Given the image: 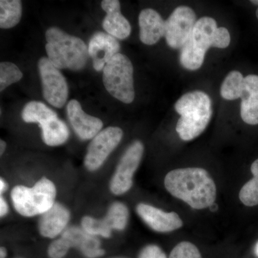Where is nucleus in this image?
Wrapping results in <instances>:
<instances>
[{
    "instance_id": "obj_22",
    "label": "nucleus",
    "mask_w": 258,
    "mask_h": 258,
    "mask_svg": "<svg viewBox=\"0 0 258 258\" xmlns=\"http://www.w3.org/2000/svg\"><path fill=\"white\" fill-rule=\"evenodd\" d=\"M244 77L239 71H231L226 76L220 89V94L224 99L228 101L241 98L243 91Z\"/></svg>"
},
{
    "instance_id": "obj_12",
    "label": "nucleus",
    "mask_w": 258,
    "mask_h": 258,
    "mask_svg": "<svg viewBox=\"0 0 258 258\" xmlns=\"http://www.w3.org/2000/svg\"><path fill=\"white\" fill-rule=\"evenodd\" d=\"M67 114L75 132L82 140L94 138L103 128L102 120L85 113L76 100H71L68 103Z\"/></svg>"
},
{
    "instance_id": "obj_4",
    "label": "nucleus",
    "mask_w": 258,
    "mask_h": 258,
    "mask_svg": "<svg viewBox=\"0 0 258 258\" xmlns=\"http://www.w3.org/2000/svg\"><path fill=\"white\" fill-rule=\"evenodd\" d=\"M56 196L55 184L42 177L32 188L16 186L11 191V198L16 211L24 217L42 215L53 206Z\"/></svg>"
},
{
    "instance_id": "obj_5",
    "label": "nucleus",
    "mask_w": 258,
    "mask_h": 258,
    "mask_svg": "<svg viewBox=\"0 0 258 258\" xmlns=\"http://www.w3.org/2000/svg\"><path fill=\"white\" fill-rule=\"evenodd\" d=\"M134 67L128 57L118 53L103 69V81L106 91L118 101L129 104L135 97Z\"/></svg>"
},
{
    "instance_id": "obj_30",
    "label": "nucleus",
    "mask_w": 258,
    "mask_h": 258,
    "mask_svg": "<svg viewBox=\"0 0 258 258\" xmlns=\"http://www.w3.org/2000/svg\"><path fill=\"white\" fill-rule=\"evenodd\" d=\"M139 258H167L159 246L150 244L146 246L139 254Z\"/></svg>"
},
{
    "instance_id": "obj_15",
    "label": "nucleus",
    "mask_w": 258,
    "mask_h": 258,
    "mask_svg": "<svg viewBox=\"0 0 258 258\" xmlns=\"http://www.w3.org/2000/svg\"><path fill=\"white\" fill-rule=\"evenodd\" d=\"M139 37L147 45H155L165 35L166 21L156 10L144 9L139 17Z\"/></svg>"
},
{
    "instance_id": "obj_19",
    "label": "nucleus",
    "mask_w": 258,
    "mask_h": 258,
    "mask_svg": "<svg viewBox=\"0 0 258 258\" xmlns=\"http://www.w3.org/2000/svg\"><path fill=\"white\" fill-rule=\"evenodd\" d=\"M44 143L50 147L60 146L67 142L70 132L67 125L57 117L51 118L40 125Z\"/></svg>"
},
{
    "instance_id": "obj_21",
    "label": "nucleus",
    "mask_w": 258,
    "mask_h": 258,
    "mask_svg": "<svg viewBox=\"0 0 258 258\" xmlns=\"http://www.w3.org/2000/svg\"><path fill=\"white\" fill-rule=\"evenodd\" d=\"M22 17V3L19 0L0 1V28H14Z\"/></svg>"
},
{
    "instance_id": "obj_27",
    "label": "nucleus",
    "mask_w": 258,
    "mask_h": 258,
    "mask_svg": "<svg viewBox=\"0 0 258 258\" xmlns=\"http://www.w3.org/2000/svg\"><path fill=\"white\" fill-rule=\"evenodd\" d=\"M169 258H203L200 250L191 242H180L171 250Z\"/></svg>"
},
{
    "instance_id": "obj_11",
    "label": "nucleus",
    "mask_w": 258,
    "mask_h": 258,
    "mask_svg": "<svg viewBox=\"0 0 258 258\" xmlns=\"http://www.w3.org/2000/svg\"><path fill=\"white\" fill-rule=\"evenodd\" d=\"M137 212L142 220L156 232H172L183 226L182 220L176 212H166L147 204H139Z\"/></svg>"
},
{
    "instance_id": "obj_17",
    "label": "nucleus",
    "mask_w": 258,
    "mask_h": 258,
    "mask_svg": "<svg viewBox=\"0 0 258 258\" xmlns=\"http://www.w3.org/2000/svg\"><path fill=\"white\" fill-rule=\"evenodd\" d=\"M240 115L244 123L258 124V76L249 75L244 78L241 96Z\"/></svg>"
},
{
    "instance_id": "obj_14",
    "label": "nucleus",
    "mask_w": 258,
    "mask_h": 258,
    "mask_svg": "<svg viewBox=\"0 0 258 258\" xmlns=\"http://www.w3.org/2000/svg\"><path fill=\"white\" fill-rule=\"evenodd\" d=\"M102 9L106 13L103 19L105 31L118 40H124L132 32V27L126 18L120 13V2L118 0H103Z\"/></svg>"
},
{
    "instance_id": "obj_33",
    "label": "nucleus",
    "mask_w": 258,
    "mask_h": 258,
    "mask_svg": "<svg viewBox=\"0 0 258 258\" xmlns=\"http://www.w3.org/2000/svg\"><path fill=\"white\" fill-rule=\"evenodd\" d=\"M6 147V142H5V141L1 140V142H0V154H1V156L4 154Z\"/></svg>"
},
{
    "instance_id": "obj_28",
    "label": "nucleus",
    "mask_w": 258,
    "mask_h": 258,
    "mask_svg": "<svg viewBox=\"0 0 258 258\" xmlns=\"http://www.w3.org/2000/svg\"><path fill=\"white\" fill-rule=\"evenodd\" d=\"M71 248L62 237L55 240L49 246L47 253L50 258H62Z\"/></svg>"
},
{
    "instance_id": "obj_32",
    "label": "nucleus",
    "mask_w": 258,
    "mask_h": 258,
    "mask_svg": "<svg viewBox=\"0 0 258 258\" xmlns=\"http://www.w3.org/2000/svg\"><path fill=\"white\" fill-rule=\"evenodd\" d=\"M7 189H8V184L5 182L4 179L1 178V179H0V192L3 194Z\"/></svg>"
},
{
    "instance_id": "obj_18",
    "label": "nucleus",
    "mask_w": 258,
    "mask_h": 258,
    "mask_svg": "<svg viewBox=\"0 0 258 258\" xmlns=\"http://www.w3.org/2000/svg\"><path fill=\"white\" fill-rule=\"evenodd\" d=\"M61 237L67 242L70 247L79 248L88 258L101 257L105 253L104 250L100 247L101 242L98 238L79 227L66 229Z\"/></svg>"
},
{
    "instance_id": "obj_37",
    "label": "nucleus",
    "mask_w": 258,
    "mask_h": 258,
    "mask_svg": "<svg viewBox=\"0 0 258 258\" xmlns=\"http://www.w3.org/2000/svg\"><path fill=\"white\" fill-rule=\"evenodd\" d=\"M256 17H257V18L258 19V8H257V10H256Z\"/></svg>"
},
{
    "instance_id": "obj_24",
    "label": "nucleus",
    "mask_w": 258,
    "mask_h": 258,
    "mask_svg": "<svg viewBox=\"0 0 258 258\" xmlns=\"http://www.w3.org/2000/svg\"><path fill=\"white\" fill-rule=\"evenodd\" d=\"M129 212L124 204L115 203L108 209L105 220L112 230H124L128 224Z\"/></svg>"
},
{
    "instance_id": "obj_6",
    "label": "nucleus",
    "mask_w": 258,
    "mask_h": 258,
    "mask_svg": "<svg viewBox=\"0 0 258 258\" xmlns=\"http://www.w3.org/2000/svg\"><path fill=\"white\" fill-rule=\"evenodd\" d=\"M217 29L216 21L210 17H203L197 21L191 36L181 49L180 62L184 69L196 71L201 68L207 51L213 46Z\"/></svg>"
},
{
    "instance_id": "obj_7",
    "label": "nucleus",
    "mask_w": 258,
    "mask_h": 258,
    "mask_svg": "<svg viewBox=\"0 0 258 258\" xmlns=\"http://www.w3.org/2000/svg\"><path fill=\"white\" fill-rule=\"evenodd\" d=\"M38 70L44 98L51 106L62 108L69 97V87L63 75L45 57L39 60Z\"/></svg>"
},
{
    "instance_id": "obj_20",
    "label": "nucleus",
    "mask_w": 258,
    "mask_h": 258,
    "mask_svg": "<svg viewBox=\"0 0 258 258\" xmlns=\"http://www.w3.org/2000/svg\"><path fill=\"white\" fill-rule=\"evenodd\" d=\"M55 117H57V113L42 102H29L22 111V118L24 121L36 123L40 125Z\"/></svg>"
},
{
    "instance_id": "obj_13",
    "label": "nucleus",
    "mask_w": 258,
    "mask_h": 258,
    "mask_svg": "<svg viewBox=\"0 0 258 258\" xmlns=\"http://www.w3.org/2000/svg\"><path fill=\"white\" fill-rule=\"evenodd\" d=\"M88 47L93 68L99 72L103 71L113 56L119 53L120 45L114 37L105 32H98L91 37Z\"/></svg>"
},
{
    "instance_id": "obj_31",
    "label": "nucleus",
    "mask_w": 258,
    "mask_h": 258,
    "mask_svg": "<svg viewBox=\"0 0 258 258\" xmlns=\"http://www.w3.org/2000/svg\"><path fill=\"white\" fill-rule=\"evenodd\" d=\"M8 203L5 201V199L1 197L0 198V216L1 217H5L8 213Z\"/></svg>"
},
{
    "instance_id": "obj_25",
    "label": "nucleus",
    "mask_w": 258,
    "mask_h": 258,
    "mask_svg": "<svg viewBox=\"0 0 258 258\" xmlns=\"http://www.w3.org/2000/svg\"><path fill=\"white\" fill-rule=\"evenodd\" d=\"M23 73L18 66L10 62L0 64V91H3L10 85L18 82L23 78Z\"/></svg>"
},
{
    "instance_id": "obj_36",
    "label": "nucleus",
    "mask_w": 258,
    "mask_h": 258,
    "mask_svg": "<svg viewBox=\"0 0 258 258\" xmlns=\"http://www.w3.org/2000/svg\"><path fill=\"white\" fill-rule=\"evenodd\" d=\"M210 210H211V211H217V206L216 205H212L211 207H210Z\"/></svg>"
},
{
    "instance_id": "obj_2",
    "label": "nucleus",
    "mask_w": 258,
    "mask_h": 258,
    "mask_svg": "<svg viewBox=\"0 0 258 258\" xmlns=\"http://www.w3.org/2000/svg\"><path fill=\"white\" fill-rule=\"evenodd\" d=\"M174 108L180 115L176 131L180 139L185 142L193 140L203 133L211 120V99L203 91H195L183 95Z\"/></svg>"
},
{
    "instance_id": "obj_35",
    "label": "nucleus",
    "mask_w": 258,
    "mask_h": 258,
    "mask_svg": "<svg viewBox=\"0 0 258 258\" xmlns=\"http://www.w3.org/2000/svg\"><path fill=\"white\" fill-rule=\"evenodd\" d=\"M254 252L255 255L258 257V241L257 243L255 244V246H254Z\"/></svg>"
},
{
    "instance_id": "obj_16",
    "label": "nucleus",
    "mask_w": 258,
    "mask_h": 258,
    "mask_svg": "<svg viewBox=\"0 0 258 258\" xmlns=\"http://www.w3.org/2000/svg\"><path fill=\"white\" fill-rule=\"evenodd\" d=\"M71 214L66 207L59 203L42 214L38 223L40 235L48 238H54L60 235L67 226Z\"/></svg>"
},
{
    "instance_id": "obj_23",
    "label": "nucleus",
    "mask_w": 258,
    "mask_h": 258,
    "mask_svg": "<svg viewBox=\"0 0 258 258\" xmlns=\"http://www.w3.org/2000/svg\"><path fill=\"white\" fill-rule=\"evenodd\" d=\"M250 170L253 178L242 186L239 193L241 203L247 207L258 205V159L252 163Z\"/></svg>"
},
{
    "instance_id": "obj_26",
    "label": "nucleus",
    "mask_w": 258,
    "mask_h": 258,
    "mask_svg": "<svg viewBox=\"0 0 258 258\" xmlns=\"http://www.w3.org/2000/svg\"><path fill=\"white\" fill-rule=\"evenodd\" d=\"M82 227L83 230L91 235H99L106 238L111 235L112 229L104 218L98 220L91 217H84L82 220Z\"/></svg>"
},
{
    "instance_id": "obj_3",
    "label": "nucleus",
    "mask_w": 258,
    "mask_h": 258,
    "mask_svg": "<svg viewBox=\"0 0 258 258\" xmlns=\"http://www.w3.org/2000/svg\"><path fill=\"white\" fill-rule=\"evenodd\" d=\"M45 37L47 58L57 69L78 71L86 66L89 56L88 47L81 38L56 27L49 28Z\"/></svg>"
},
{
    "instance_id": "obj_29",
    "label": "nucleus",
    "mask_w": 258,
    "mask_h": 258,
    "mask_svg": "<svg viewBox=\"0 0 258 258\" xmlns=\"http://www.w3.org/2000/svg\"><path fill=\"white\" fill-rule=\"evenodd\" d=\"M230 35L227 28H217L213 38V47L224 49L230 45Z\"/></svg>"
},
{
    "instance_id": "obj_9",
    "label": "nucleus",
    "mask_w": 258,
    "mask_h": 258,
    "mask_svg": "<svg viewBox=\"0 0 258 258\" xmlns=\"http://www.w3.org/2000/svg\"><path fill=\"white\" fill-rule=\"evenodd\" d=\"M196 14L191 8L180 6L166 20L165 37L168 45L173 49L182 48L191 36L196 24Z\"/></svg>"
},
{
    "instance_id": "obj_34",
    "label": "nucleus",
    "mask_w": 258,
    "mask_h": 258,
    "mask_svg": "<svg viewBox=\"0 0 258 258\" xmlns=\"http://www.w3.org/2000/svg\"><path fill=\"white\" fill-rule=\"evenodd\" d=\"M7 256V249L4 247H1L0 249V258H5Z\"/></svg>"
},
{
    "instance_id": "obj_8",
    "label": "nucleus",
    "mask_w": 258,
    "mask_h": 258,
    "mask_svg": "<svg viewBox=\"0 0 258 258\" xmlns=\"http://www.w3.org/2000/svg\"><path fill=\"white\" fill-rule=\"evenodd\" d=\"M144 147L139 141H135L126 149L117 166L111 181L110 189L115 195H123L132 188L134 174L138 169Z\"/></svg>"
},
{
    "instance_id": "obj_1",
    "label": "nucleus",
    "mask_w": 258,
    "mask_h": 258,
    "mask_svg": "<svg viewBox=\"0 0 258 258\" xmlns=\"http://www.w3.org/2000/svg\"><path fill=\"white\" fill-rule=\"evenodd\" d=\"M164 186L173 197L195 210L210 208L217 198L215 181L202 168H183L169 171L164 179Z\"/></svg>"
},
{
    "instance_id": "obj_10",
    "label": "nucleus",
    "mask_w": 258,
    "mask_h": 258,
    "mask_svg": "<svg viewBox=\"0 0 258 258\" xmlns=\"http://www.w3.org/2000/svg\"><path fill=\"white\" fill-rule=\"evenodd\" d=\"M122 137L123 132L118 127H108L97 134L88 146L85 157V166L88 170L93 171L99 169L119 144Z\"/></svg>"
}]
</instances>
